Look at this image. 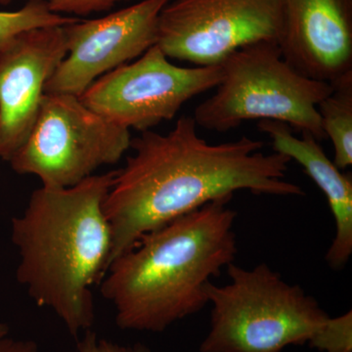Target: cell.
Segmentation results:
<instances>
[{"instance_id":"e0dca14e","label":"cell","mask_w":352,"mask_h":352,"mask_svg":"<svg viewBox=\"0 0 352 352\" xmlns=\"http://www.w3.org/2000/svg\"><path fill=\"white\" fill-rule=\"evenodd\" d=\"M72 352H151L147 346L142 344H134L131 346L116 344L99 338L97 333L90 329L85 331L82 339L78 340V344Z\"/></svg>"},{"instance_id":"5b68a950","label":"cell","mask_w":352,"mask_h":352,"mask_svg":"<svg viewBox=\"0 0 352 352\" xmlns=\"http://www.w3.org/2000/svg\"><path fill=\"white\" fill-rule=\"evenodd\" d=\"M219 65L222 78L215 94L194 112L197 126L226 132L245 120H270L310 134L318 142L326 138L317 107L333 85L296 71L282 57L277 41L245 45Z\"/></svg>"},{"instance_id":"7a4b0ae2","label":"cell","mask_w":352,"mask_h":352,"mask_svg":"<svg viewBox=\"0 0 352 352\" xmlns=\"http://www.w3.org/2000/svg\"><path fill=\"white\" fill-rule=\"evenodd\" d=\"M219 199L146 234L108 266L100 293L122 330L161 333L208 305L212 279L234 263L237 212Z\"/></svg>"},{"instance_id":"52a82bcc","label":"cell","mask_w":352,"mask_h":352,"mask_svg":"<svg viewBox=\"0 0 352 352\" xmlns=\"http://www.w3.org/2000/svg\"><path fill=\"white\" fill-rule=\"evenodd\" d=\"M221 78L220 65L176 66L154 45L136 61L97 78L80 100L113 124L142 132L173 120L187 101L217 87Z\"/></svg>"},{"instance_id":"8992f818","label":"cell","mask_w":352,"mask_h":352,"mask_svg":"<svg viewBox=\"0 0 352 352\" xmlns=\"http://www.w3.org/2000/svg\"><path fill=\"white\" fill-rule=\"evenodd\" d=\"M131 139L129 129L87 108L80 97L44 94L27 140L9 163L19 175L36 176L45 188H69L117 164Z\"/></svg>"},{"instance_id":"6da1fadb","label":"cell","mask_w":352,"mask_h":352,"mask_svg":"<svg viewBox=\"0 0 352 352\" xmlns=\"http://www.w3.org/2000/svg\"><path fill=\"white\" fill-rule=\"evenodd\" d=\"M197 127L193 117L183 116L168 133L150 129L131 139L133 154L116 170L103 204L112 237L108 266L146 234L241 190L305 195L286 180L289 157L263 154L264 143L247 136L210 144Z\"/></svg>"},{"instance_id":"277c9868","label":"cell","mask_w":352,"mask_h":352,"mask_svg":"<svg viewBox=\"0 0 352 352\" xmlns=\"http://www.w3.org/2000/svg\"><path fill=\"white\" fill-rule=\"evenodd\" d=\"M230 283L210 284V329L200 352H282L303 346L329 315L298 285L261 263L252 270L231 263Z\"/></svg>"},{"instance_id":"7c38bea8","label":"cell","mask_w":352,"mask_h":352,"mask_svg":"<svg viewBox=\"0 0 352 352\" xmlns=\"http://www.w3.org/2000/svg\"><path fill=\"white\" fill-rule=\"evenodd\" d=\"M258 129L270 136L274 152L300 164L327 198L335 219L336 235L325 259L332 270H342L352 254L351 173H342L310 134L302 133V138H298L288 124L270 120H261Z\"/></svg>"},{"instance_id":"5bb4252c","label":"cell","mask_w":352,"mask_h":352,"mask_svg":"<svg viewBox=\"0 0 352 352\" xmlns=\"http://www.w3.org/2000/svg\"><path fill=\"white\" fill-rule=\"evenodd\" d=\"M78 18L52 12L44 0H29L20 10L0 12V50L21 32L34 28L66 25Z\"/></svg>"},{"instance_id":"d6986e66","label":"cell","mask_w":352,"mask_h":352,"mask_svg":"<svg viewBox=\"0 0 352 352\" xmlns=\"http://www.w3.org/2000/svg\"><path fill=\"white\" fill-rule=\"evenodd\" d=\"M9 333H10L9 326L3 322H0V340L9 336Z\"/></svg>"},{"instance_id":"30bf717a","label":"cell","mask_w":352,"mask_h":352,"mask_svg":"<svg viewBox=\"0 0 352 352\" xmlns=\"http://www.w3.org/2000/svg\"><path fill=\"white\" fill-rule=\"evenodd\" d=\"M64 25L34 28L0 50V157L10 162L31 132L44 87L67 55Z\"/></svg>"},{"instance_id":"ac0fdd59","label":"cell","mask_w":352,"mask_h":352,"mask_svg":"<svg viewBox=\"0 0 352 352\" xmlns=\"http://www.w3.org/2000/svg\"><path fill=\"white\" fill-rule=\"evenodd\" d=\"M0 352H39V349L34 340H16L7 336L0 340Z\"/></svg>"},{"instance_id":"ba28073f","label":"cell","mask_w":352,"mask_h":352,"mask_svg":"<svg viewBox=\"0 0 352 352\" xmlns=\"http://www.w3.org/2000/svg\"><path fill=\"white\" fill-rule=\"evenodd\" d=\"M280 27L281 0H170L156 45L168 59L217 66L249 44L278 43Z\"/></svg>"},{"instance_id":"2e32d148","label":"cell","mask_w":352,"mask_h":352,"mask_svg":"<svg viewBox=\"0 0 352 352\" xmlns=\"http://www.w3.org/2000/svg\"><path fill=\"white\" fill-rule=\"evenodd\" d=\"M12 0H0L1 4H8ZM52 12L64 15L87 16L92 13L110 10L116 4L129 0H44ZM66 16V15H64Z\"/></svg>"},{"instance_id":"9a60e30c","label":"cell","mask_w":352,"mask_h":352,"mask_svg":"<svg viewBox=\"0 0 352 352\" xmlns=\"http://www.w3.org/2000/svg\"><path fill=\"white\" fill-rule=\"evenodd\" d=\"M307 344L323 352H352L351 310L342 316L329 317Z\"/></svg>"},{"instance_id":"3957f363","label":"cell","mask_w":352,"mask_h":352,"mask_svg":"<svg viewBox=\"0 0 352 352\" xmlns=\"http://www.w3.org/2000/svg\"><path fill=\"white\" fill-rule=\"evenodd\" d=\"M115 175H94L69 188L41 186L12 219L17 281L76 340L94 326L92 287L108 267L112 237L103 204Z\"/></svg>"},{"instance_id":"4fadbf2b","label":"cell","mask_w":352,"mask_h":352,"mask_svg":"<svg viewBox=\"0 0 352 352\" xmlns=\"http://www.w3.org/2000/svg\"><path fill=\"white\" fill-rule=\"evenodd\" d=\"M333 91L319 103L322 129L331 139L333 164L340 170L352 164V73L333 83Z\"/></svg>"},{"instance_id":"8fae6325","label":"cell","mask_w":352,"mask_h":352,"mask_svg":"<svg viewBox=\"0 0 352 352\" xmlns=\"http://www.w3.org/2000/svg\"><path fill=\"white\" fill-rule=\"evenodd\" d=\"M278 44L298 73L337 82L352 73V0H281Z\"/></svg>"},{"instance_id":"9c48e42d","label":"cell","mask_w":352,"mask_h":352,"mask_svg":"<svg viewBox=\"0 0 352 352\" xmlns=\"http://www.w3.org/2000/svg\"><path fill=\"white\" fill-rule=\"evenodd\" d=\"M170 0H141L94 20L64 25L67 55L44 87L45 94L80 97L100 76L156 45L157 21Z\"/></svg>"}]
</instances>
